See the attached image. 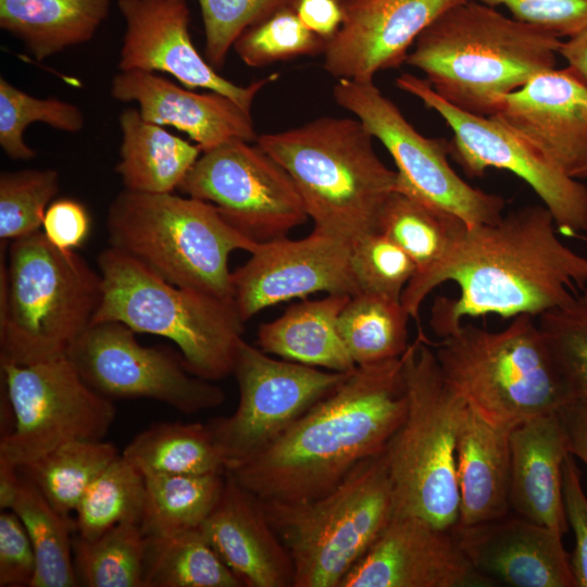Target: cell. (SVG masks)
Segmentation results:
<instances>
[{
  "label": "cell",
  "instance_id": "1",
  "mask_svg": "<svg viewBox=\"0 0 587 587\" xmlns=\"http://www.w3.org/2000/svg\"><path fill=\"white\" fill-rule=\"evenodd\" d=\"M555 227L544 204L519 208L498 223L470 227L441 265L409 282L402 305L419 320L429 292L454 282L459 297H437L430 311V327L441 338L457 330L465 317L536 316L572 307L577 301L572 291L587 285V258L563 245Z\"/></svg>",
  "mask_w": 587,
  "mask_h": 587
},
{
  "label": "cell",
  "instance_id": "2",
  "mask_svg": "<svg viewBox=\"0 0 587 587\" xmlns=\"http://www.w3.org/2000/svg\"><path fill=\"white\" fill-rule=\"evenodd\" d=\"M407 410L402 355L357 365L270 446L227 473L263 501L315 499L380 454Z\"/></svg>",
  "mask_w": 587,
  "mask_h": 587
},
{
  "label": "cell",
  "instance_id": "3",
  "mask_svg": "<svg viewBox=\"0 0 587 587\" xmlns=\"http://www.w3.org/2000/svg\"><path fill=\"white\" fill-rule=\"evenodd\" d=\"M560 37L464 0L446 10L415 40L405 64L421 71L452 105L495 115L511 92L554 68Z\"/></svg>",
  "mask_w": 587,
  "mask_h": 587
},
{
  "label": "cell",
  "instance_id": "4",
  "mask_svg": "<svg viewBox=\"0 0 587 587\" xmlns=\"http://www.w3.org/2000/svg\"><path fill=\"white\" fill-rule=\"evenodd\" d=\"M357 117L322 116L258 136L257 143L294 179L314 229L349 243L378 232L399 174L377 155Z\"/></svg>",
  "mask_w": 587,
  "mask_h": 587
},
{
  "label": "cell",
  "instance_id": "5",
  "mask_svg": "<svg viewBox=\"0 0 587 587\" xmlns=\"http://www.w3.org/2000/svg\"><path fill=\"white\" fill-rule=\"evenodd\" d=\"M0 251V363L30 365L62 357L92 324L102 278L41 230Z\"/></svg>",
  "mask_w": 587,
  "mask_h": 587
},
{
  "label": "cell",
  "instance_id": "6",
  "mask_svg": "<svg viewBox=\"0 0 587 587\" xmlns=\"http://www.w3.org/2000/svg\"><path fill=\"white\" fill-rule=\"evenodd\" d=\"M402 373L408 410L384 450L395 514L455 529L457 447L467 403L445 378L422 332L402 354Z\"/></svg>",
  "mask_w": 587,
  "mask_h": 587
},
{
  "label": "cell",
  "instance_id": "7",
  "mask_svg": "<svg viewBox=\"0 0 587 587\" xmlns=\"http://www.w3.org/2000/svg\"><path fill=\"white\" fill-rule=\"evenodd\" d=\"M110 247L176 286L233 301L229 255L259 242L227 223L212 203L193 197L123 189L109 205Z\"/></svg>",
  "mask_w": 587,
  "mask_h": 587
},
{
  "label": "cell",
  "instance_id": "8",
  "mask_svg": "<svg viewBox=\"0 0 587 587\" xmlns=\"http://www.w3.org/2000/svg\"><path fill=\"white\" fill-rule=\"evenodd\" d=\"M434 352L448 383L494 426L511 430L573 402L529 314L495 333L462 323Z\"/></svg>",
  "mask_w": 587,
  "mask_h": 587
},
{
  "label": "cell",
  "instance_id": "9",
  "mask_svg": "<svg viewBox=\"0 0 587 587\" xmlns=\"http://www.w3.org/2000/svg\"><path fill=\"white\" fill-rule=\"evenodd\" d=\"M97 263L102 301L92 323L121 322L135 333L172 340L185 366L200 378L214 382L233 374L245 330L233 301L171 284L110 246Z\"/></svg>",
  "mask_w": 587,
  "mask_h": 587
},
{
  "label": "cell",
  "instance_id": "10",
  "mask_svg": "<svg viewBox=\"0 0 587 587\" xmlns=\"http://www.w3.org/2000/svg\"><path fill=\"white\" fill-rule=\"evenodd\" d=\"M261 501L292 560L294 587H339L395 514L384 451L361 461L321 497Z\"/></svg>",
  "mask_w": 587,
  "mask_h": 587
},
{
  "label": "cell",
  "instance_id": "11",
  "mask_svg": "<svg viewBox=\"0 0 587 587\" xmlns=\"http://www.w3.org/2000/svg\"><path fill=\"white\" fill-rule=\"evenodd\" d=\"M1 390L13 417L1 436L0 460L21 469L74 440H102L116 415L67 359L30 365L0 363Z\"/></svg>",
  "mask_w": 587,
  "mask_h": 587
},
{
  "label": "cell",
  "instance_id": "12",
  "mask_svg": "<svg viewBox=\"0 0 587 587\" xmlns=\"http://www.w3.org/2000/svg\"><path fill=\"white\" fill-rule=\"evenodd\" d=\"M395 85L437 112L453 133L450 152L469 176L489 167L526 182L566 235L587 232V187L561 171L534 145L495 116L463 111L439 97L426 79L403 73Z\"/></svg>",
  "mask_w": 587,
  "mask_h": 587
},
{
  "label": "cell",
  "instance_id": "13",
  "mask_svg": "<svg viewBox=\"0 0 587 587\" xmlns=\"http://www.w3.org/2000/svg\"><path fill=\"white\" fill-rule=\"evenodd\" d=\"M350 372L276 360L242 340L233 370L239 390L238 405L233 414L207 423L225 460L226 472L270 446Z\"/></svg>",
  "mask_w": 587,
  "mask_h": 587
},
{
  "label": "cell",
  "instance_id": "14",
  "mask_svg": "<svg viewBox=\"0 0 587 587\" xmlns=\"http://www.w3.org/2000/svg\"><path fill=\"white\" fill-rule=\"evenodd\" d=\"M333 97L383 143L401 180L417 196L458 215L471 227L502 218L504 198L463 180L448 161L449 142L417 132L374 80H337Z\"/></svg>",
  "mask_w": 587,
  "mask_h": 587
},
{
  "label": "cell",
  "instance_id": "15",
  "mask_svg": "<svg viewBox=\"0 0 587 587\" xmlns=\"http://www.w3.org/2000/svg\"><path fill=\"white\" fill-rule=\"evenodd\" d=\"M178 189L215 205L259 243L286 237L309 218L289 173L257 142L233 139L202 152Z\"/></svg>",
  "mask_w": 587,
  "mask_h": 587
},
{
  "label": "cell",
  "instance_id": "16",
  "mask_svg": "<svg viewBox=\"0 0 587 587\" xmlns=\"http://www.w3.org/2000/svg\"><path fill=\"white\" fill-rule=\"evenodd\" d=\"M66 357L89 387L111 400L145 398L193 414L226 399L222 388L190 373L182 358L142 346L121 322L92 323Z\"/></svg>",
  "mask_w": 587,
  "mask_h": 587
},
{
  "label": "cell",
  "instance_id": "17",
  "mask_svg": "<svg viewBox=\"0 0 587 587\" xmlns=\"http://www.w3.org/2000/svg\"><path fill=\"white\" fill-rule=\"evenodd\" d=\"M233 299L246 323L263 309L315 292H360L351 265V243L313 229L301 239L260 242L232 272Z\"/></svg>",
  "mask_w": 587,
  "mask_h": 587
},
{
  "label": "cell",
  "instance_id": "18",
  "mask_svg": "<svg viewBox=\"0 0 587 587\" xmlns=\"http://www.w3.org/2000/svg\"><path fill=\"white\" fill-rule=\"evenodd\" d=\"M117 7L125 21L120 71L170 74L190 89L223 93L247 111L277 77L273 74L239 86L220 75L192 43L187 0H118Z\"/></svg>",
  "mask_w": 587,
  "mask_h": 587
},
{
  "label": "cell",
  "instance_id": "19",
  "mask_svg": "<svg viewBox=\"0 0 587 587\" xmlns=\"http://www.w3.org/2000/svg\"><path fill=\"white\" fill-rule=\"evenodd\" d=\"M474 569L455 530L395 514L339 587H489Z\"/></svg>",
  "mask_w": 587,
  "mask_h": 587
},
{
  "label": "cell",
  "instance_id": "20",
  "mask_svg": "<svg viewBox=\"0 0 587 587\" xmlns=\"http://www.w3.org/2000/svg\"><path fill=\"white\" fill-rule=\"evenodd\" d=\"M464 0H344V20L327 42L323 68L337 80L373 82L405 63L422 32Z\"/></svg>",
  "mask_w": 587,
  "mask_h": 587
},
{
  "label": "cell",
  "instance_id": "21",
  "mask_svg": "<svg viewBox=\"0 0 587 587\" xmlns=\"http://www.w3.org/2000/svg\"><path fill=\"white\" fill-rule=\"evenodd\" d=\"M492 116L569 176L587 178V84L569 67L536 75Z\"/></svg>",
  "mask_w": 587,
  "mask_h": 587
},
{
  "label": "cell",
  "instance_id": "22",
  "mask_svg": "<svg viewBox=\"0 0 587 587\" xmlns=\"http://www.w3.org/2000/svg\"><path fill=\"white\" fill-rule=\"evenodd\" d=\"M459 544L479 573L513 587H575L558 532L514 514L458 526Z\"/></svg>",
  "mask_w": 587,
  "mask_h": 587
},
{
  "label": "cell",
  "instance_id": "23",
  "mask_svg": "<svg viewBox=\"0 0 587 587\" xmlns=\"http://www.w3.org/2000/svg\"><path fill=\"white\" fill-rule=\"evenodd\" d=\"M110 95L121 102H136L141 116L160 126H172L189 136L202 152L233 139L255 142L251 111L232 98L208 90L197 92L146 71H120Z\"/></svg>",
  "mask_w": 587,
  "mask_h": 587
},
{
  "label": "cell",
  "instance_id": "24",
  "mask_svg": "<svg viewBox=\"0 0 587 587\" xmlns=\"http://www.w3.org/2000/svg\"><path fill=\"white\" fill-rule=\"evenodd\" d=\"M243 587H294V564L262 501L229 473L218 502L199 527Z\"/></svg>",
  "mask_w": 587,
  "mask_h": 587
},
{
  "label": "cell",
  "instance_id": "25",
  "mask_svg": "<svg viewBox=\"0 0 587 587\" xmlns=\"http://www.w3.org/2000/svg\"><path fill=\"white\" fill-rule=\"evenodd\" d=\"M510 509L562 536L570 529L563 501L562 469L570 454L559 412L527 420L510 430Z\"/></svg>",
  "mask_w": 587,
  "mask_h": 587
},
{
  "label": "cell",
  "instance_id": "26",
  "mask_svg": "<svg viewBox=\"0 0 587 587\" xmlns=\"http://www.w3.org/2000/svg\"><path fill=\"white\" fill-rule=\"evenodd\" d=\"M458 526L505 516L510 509V429L494 426L469 405L457 447Z\"/></svg>",
  "mask_w": 587,
  "mask_h": 587
},
{
  "label": "cell",
  "instance_id": "27",
  "mask_svg": "<svg viewBox=\"0 0 587 587\" xmlns=\"http://www.w3.org/2000/svg\"><path fill=\"white\" fill-rule=\"evenodd\" d=\"M348 295H328L291 304L258 329V344L267 354L336 372L355 369L338 329Z\"/></svg>",
  "mask_w": 587,
  "mask_h": 587
},
{
  "label": "cell",
  "instance_id": "28",
  "mask_svg": "<svg viewBox=\"0 0 587 587\" xmlns=\"http://www.w3.org/2000/svg\"><path fill=\"white\" fill-rule=\"evenodd\" d=\"M118 122L122 142L115 172L124 189L143 193L173 192L202 153L197 143L146 121L138 109H125Z\"/></svg>",
  "mask_w": 587,
  "mask_h": 587
},
{
  "label": "cell",
  "instance_id": "29",
  "mask_svg": "<svg viewBox=\"0 0 587 587\" xmlns=\"http://www.w3.org/2000/svg\"><path fill=\"white\" fill-rule=\"evenodd\" d=\"M110 7L111 0H0V27L40 62L90 41Z\"/></svg>",
  "mask_w": 587,
  "mask_h": 587
},
{
  "label": "cell",
  "instance_id": "30",
  "mask_svg": "<svg viewBox=\"0 0 587 587\" xmlns=\"http://www.w3.org/2000/svg\"><path fill=\"white\" fill-rule=\"evenodd\" d=\"M471 226L458 215L424 200L399 176V187L387 200L378 232L395 241L413 261V278L441 265L458 248Z\"/></svg>",
  "mask_w": 587,
  "mask_h": 587
},
{
  "label": "cell",
  "instance_id": "31",
  "mask_svg": "<svg viewBox=\"0 0 587 587\" xmlns=\"http://www.w3.org/2000/svg\"><path fill=\"white\" fill-rule=\"evenodd\" d=\"M142 475L225 474L208 424L165 422L139 433L121 453Z\"/></svg>",
  "mask_w": 587,
  "mask_h": 587
},
{
  "label": "cell",
  "instance_id": "32",
  "mask_svg": "<svg viewBox=\"0 0 587 587\" xmlns=\"http://www.w3.org/2000/svg\"><path fill=\"white\" fill-rule=\"evenodd\" d=\"M9 510L22 521L36 554L30 587L78 586L73 558L74 519L57 511L22 473Z\"/></svg>",
  "mask_w": 587,
  "mask_h": 587
},
{
  "label": "cell",
  "instance_id": "33",
  "mask_svg": "<svg viewBox=\"0 0 587 587\" xmlns=\"http://www.w3.org/2000/svg\"><path fill=\"white\" fill-rule=\"evenodd\" d=\"M145 587H243L200 528L146 536Z\"/></svg>",
  "mask_w": 587,
  "mask_h": 587
},
{
  "label": "cell",
  "instance_id": "34",
  "mask_svg": "<svg viewBox=\"0 0 587 587\" xmlns=\"http://www.w3.org/2000/svg\"><path fill=\"white\" fill-rule=\"evenodd\" d=\"M225 474L145 477L146 494L140 522L143 534L167 536L199 528L221 498Z\"/></svg>",
  "mask_w": 587,
  "mask_h": 587
},
{
  "label": "cell",
  "instance_id": "35",
  "mask_svg": "<svg viewBox=\"0 0 587 587\" xmlns=\"http://www.w3.org/2000/svg\"><path fill=\"white\" fill-rule=\"evenodd\" d=\"M410 317L401 300L360 291L344 307L338 329L355 365H365L405 352Z\"/></svg>",
  "mask_w": 587,
  "mask_h": 587
},
{
  "label": "cell",
  "instance_id": "36",
  "mask_svg": "<svg viewBox=\"0 0 587 587\" xmlns=\"http://www.w3.org/2000/svg\"><path fill=\"white\" fill-rule=\"evenodd\" d=\"M120 454L108 441L74 440L20 471L57 511L71 516L89 485Z\"/></svg>",
  "mask_w": 587,
  "mask_h": 587
},
{
  "label": "cell",
  "instance_id": "37",
  "mask_svg": "<svg viewBox=\"0 0 587 587\" xmlns=\"http://www.w3.org/2000/svg\"><path fill=\"white\" fill-rule=\"evenodd\" d=\"M146 535L139 524H117L93 539L73 538L78 586L145 587Z\"/></svg>",
  "mask_w": 587,
  "mask_h": 587
},
{
  "label": "cell",
  "instance_id": "38",
  "mask_svg": "<svg viewBox=\"0 0 587 587\" xmlns=\"http://www.w3.org/2000/svg\"><path fill=\"white\" fill-rule=\"evenodd\" d=\"M143 475L120 454L89 485L75 509L76 535L93 539L122 523L141 522Z\"/></svg>",
  "mask_w": 587,
  "mask_h": 587
},
{
  "label": "cell",
  "instance_id": "39",
  "mask_svg": "<svg viewBox=\"0 0 587 587\" xmlns=\"http://www.w3.org/2000/svg\"><path fill=\"white\" fill-rule=\"evenodd\" d=\"M35 122L77 133L85 125L82 110L67 101L49 97L36 98L0 77V147L13 160L27 161L37 155L24 140L25 129Z\"/></svg>",
  "mask_w": 587,
  "mask_h": 587
},
{
  "label": "cell",
  "instance_id": "40",
  "mask_svg": "<svg viewBox=\"0 0 587 587\" xmlns=\"http://www.w3.org/2000/svg\"><path fill=\"white\" fill-rule=\"evenodd\" d=\"M59 189L57 170L3 171L0 175V239L12 241L39 232Z\"/></svg>",
  "mask_w": 587,
  "mask_h": 587
},
{
  "label": "cell",
  "instance_id": "41",
  "mask_svg": "<svg viewBox=\"0 0 587 587\" xmlns=\"http://www.w3.org/2000/svg\"><path fill=\"white\" fill-rule=\"evenodd\" d=\"M326 42L308 29L289 5L247 28L233 48L247 66L264 67L279 61L323 54Z\"/></svg>",
  "mask_w": 587,
  "mask_h": 587
},
{
  "label": "cell",
  "instance_id": "42",
  "mask_svg": "<svg viewBox=\"0 0 587 587\" xmlns=\"http://www.w3.org/2000/svg\"><path fill=\"white\" fill-rule=\"evenodd\" d=\"M538 325L572 401H587V309L576 301L542 313Z\"/></svg>",
  "mask_w": 587,
  "mask_h": 587
},
{
  "label": "cell",
  "instance_id": "43",
  "mask_svg": "<svg viewBox=\"0 0 587 587\" xmlns=\"http://www.w3.org/2000/svg\"><path fill=\"white\" fill-rule=\"evenodd\" d=\"M351 265L360 291L399 300L416 271L411 258L380 232L351 243Z\"/></svg>",
  "mask_w": 587,
  "mask_h": 587
},
{
  "label": "cell",
  "instance_id": "44",
  "mask_svg": "<svg viewBox=\"0 0 587 587\" xmlns=\"http://www.w3.org/2000/svg\"><path fill=\"white\" fill-rule=\"evenodd\" d=\"M295 0H198L203 30L204 58L221 70L228 51L247 28L264 21Z\"/></svg>",
  "mask_w": 587,
  "mask_h": 587
},
{
  "label": "cell",
  "instance_id": "45",
  "mask_svg": "<svg viewBox=\"0 0 587 587\" xmlns=\"http://www.w3.org/2000/svg\"><path fill=\"white\" fill-rule=\"evenodd\" d=\"M489 7L504 5L513 18L571 37L587 26V0H473Z\"/></svg>",
  "mask_w": 587,
  "mask_h": 587
},
{
  "label": "cell",
  "instance_id": "46",
  "mask_svg": "<svg viewBox=\"0 0 587 587\" xmlns=\"http://www.w3.org/2000/svg\"><path fill=\"white\" fill-rule=\"evenodd\" d=\"M36 554L32 540L17 514L9 509L0 513V586L32 585Z\"/></svg>",
  "mask_w": 587,
  "mask_h": 587
},
{
  "label": "cell",
  "instance_id": "47",
  "mask_svg": "<svg viewBox=\"0 0 587 587\" xmlns=\"http://www.w3.org/2000/svg\"><path fill=\"white\" fill-rule=\"evenodd\" d=\"M562 491L567 524L575 539L573 552L570 554L575 587H587V497L575 457L571 453L563 463Z\"/></svg>",
  "mask_w": 587,
  "mask_h": 587
},
{
  "label": "cell",
  "instance_id": "48",
  "mask_svg": "<svg viewBox=\"0 0 587 587\" xmlns=\"http://www.w3.org/2000/svg\"><path fill=\"white\" fill-rule=\"evenodd\" d=\"M42 233L55 247L74 250L86 240L90 230V216L77 200L62 198L52 201L45 214Z\"/></svg>",
  "mask_w": 587,
  "mask_h": 587
},
{
  "label": "cell",
  "instance_id": "49",
  "mask_svg": "<svg viewBox=\"0 0 587 587\" xmlns=\"http://www.w3.org/2000/svg\"><path fill=\"white\" fill-rule=\"evenodd\" d=\"M292 7L302 24L328 41L344 20V0H295Z\"/></svg>",
  "mask_w": 587,
  "mask_h": 587
},
{
  "label": "cell",
  "instance_id": "50",
  "mask_svg": "<svg viewBox=\"0 0 587 587\" xmlns=\"http://www.w3.org/2000/svg\"><path fill=\"white\" fill-rule=\"evenodd\" d=\"M559 413L567 434L570 453L587 467V401H573Z\"/></svg>",
  "mask_w": 587,
  "mask_h": 587
},
{
  "label": "cell",
  "instance_id": "51",
  "mask_svg": "<svg viewBox=\"0 0 587 587\" xmlns=\"http://www.w3.org/2000/svg\"><path fill=\"white\" fill-rule=\"evenodd\" d=\"M559 54L566 60L567 67L587 84V26L562 41Z\"/></svg>",
  "mask_w": 587,
  "mask_h": 587
},
{
  "label": "cell",
  "instance_id": "52",
  "mask_svg": "<svg viewBox=\"0 0 587 587\" xmlns=\"http://www.w3.org/2000/svg\"><path fill=\"white\" fill-rule=\"evenodd\" d=\"M21 478L20 469L11 463L0 460V508H10L12 499Z\"/></svg>",
  "mask_w": 587,
  "mask_h": 587
},
{
  "label": "cell",
  "instance_id": "53",
  "mask_svg": "<svg viewBox=\"0 0 587 587\" xmlns=\"http://www.w3.org/2000/svg\"><path fill=\"white\" fill-rule=\"evenodd\" d=\"M577 303H578L580 307L587 309V287L585 288L583 296H582V297H577Z\"/></svg>",
  "mask_w": 587,
  "mask_h": 587
}]
</instances>
